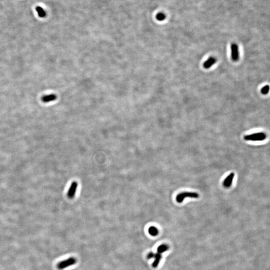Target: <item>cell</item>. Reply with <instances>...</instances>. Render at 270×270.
<instances>
[{
    "instance_id": "6da1fadb",
    "label": "cell",
    "mask_w": 270,
    "mask_h": 270,
    "mask_svg": "<svg viewBox=\"0 0 270 270\" xmlns=\"http://www.w3.org/2000/svg\"><path fill=\"white\" fill-rule=\"evenodd\" d=\"M76 259L75 258L70 257L66 260L60 262L57 264V267L58 270H63L69 267L76 264Z\"/></svg>"
},
{
    "instance_id": "7a4b0ae2",
    "label": "cell",
    "mask_w": 270,
    "mask_h": 270,
    "mask_svg": "<svg viewBox=\"0 0 270 270\" xmlns=\"http://www.w3.org/2000/svg\"><path fill=\"white\" fill-rule=\"evenodd\" d=\"M198 198L199 197V195L197 193L194 192H183L178 194L176 197V201L177 202L181 203L183 202L184 199L186 198Z\"/></svg>"
},
{
    "instance_id": "3957f363",
    "label": "cell",
    "mask_w": 270,
    "mask_h": 270,
    "mask_svg": "<svg viewBox=\"0 0 270 270\" xmlns=\"http://www.w3.org/2000/svg\"><path fill=\"white\" fill-rule=\"evenodd\" d=\"M266 138V135L264 133H256L251 135H247L244 137V139L246 141H261Z\"/></svg>"
},
{
    "instance_id": "277c9868",
    "label": "cell",
    "mask_w": 270,
    "mask_h": 270,
    "mask_svg": "<svg viewBox=\"0 0 270 270\" xmlns=\"http://www.w3.org/2000/svg\"><path fill=\"white\" fill-rule=\"evenodd\" d=\"M231 57L234 62H237L239 59V51L238 45L235 43L231 45Z\"/></svg>"
},
{
    "instance_id": "5b68a950",
    "label": "cell",
    "mask_w": 270,
    "mask_h": 270,
    "mask_svg": "<svg viewBox=\"0 0 270 270\" xmlns=\"http://www.w3.org/2000/svg\"><path fill=\"white\" fill-rule=\"evenodd\" d=\"M78 187V184L76 182H73L69 189L68 192V197L70 199H73L75 197L76 192V188Z\"/></svg>"
},
{
    "instance_id": "8992f818",
    "label": "cell",
    "mask_w": 270,
    "mask_h": 270,
    "mask_svg": "<svg viewBox=\"0 0 270 270\" xmlns=\"http://www.w3.org/2000/svg\"><path fill=\"white\" fill-rule=\"evenodd\" d=\"M234 176H235V174L233 173H232L225 179L224 181V183H223L224 186L225 187V188H228L231 187V186L232 184V182H233Z\"/></svg>"
},
{
    "instance_id": "52a82bcc",
    "label": "cell",
    "mask_w": 270,
    "mask_h": 270,
    "mask_svg": "<svg viewBox=\"0 0 270 270\" xmlns=\"http://www.w3.org/2000/svg\"><path fill=\"white\" fill-rule=\"evenodd\" d=\"M216 62L217 59L213 57H211L204 63L203 67L206 69H208L211 67L213 65L216 64Z\"/></svg>"
},
{
    "instance_id": "ba28073f",
    "label": "cell",
    "mask_w": 270,
    "mask_h": 270,
    "mask_svg": "<svg viewBox=\"0 0 270 270\" xmlns=\"http://www.w3.org/2000/svg\"><path fill=\"white\" fill-rule=\"evenodd\" d=\"M57 99V96L56 94H50L48 95H45L42 97V101L44 103H48L51 101H55Z\"/></svg>"
},
{
    "instance_id": "9c48e42d",
    "label": "cell",
    "mask_w": 270,
    "mask_h": 270,
    "mask_svg": "<svg viewBox=\"0 0 270 270\" xmlns=\"http://www.w3.org/2000/svg\"><path fill=\"white\" fill-rule=\"evenodd\" d=\"M153 258L154 259V261L153 262L152 266L153 268H157L162 259V255L161 254L157 253L156 254H154Z\"/></svg>"
},
{
    "instance_id": "30bf717a",
    "label": "cell",
    "mask_w": 270,
    "mask_h": 270,
    "mask_svg": "<svg viewBox=\"0 0 270 270\" xmlns=\"http://www.w3.org/2000/svg\"><path fill=\"white\" fill-rule=\"evenodd\" d=\"M169 249V247L168 245L165 244H162L161 245L159 246L157 248V253L161 254L164 252H166Z\"/></svg>"
},
{
    "instance_id": "8fae6325",
    "label": "cell",
    "mask_w": 270,
    "mask_h": 270,
    "mask_svg": "<svg viewBox=\"0 0 270 270\" xmlns=\"http://www.w3.org/2000/svg\"><path fill=\"white\" fill-rule=\"evenodd\" d=\"M148 232L152 236H156L159 233V231L155 227L152 226L148 228Z\"/></svg>"
},
{
    "instance_id": "7c38bea8",
    "label": "cell",
    "mask_w": 270,
    "mask_h": 270,
    "mask_svg": "<svg viewBox=\"0 0 270 270\" xmlns=\"http://www.w3.org/2000/svg\"><path fill=\"white\" fill-rule=\"evenodd\" d=\"M36 11L37 12L39 16L41 18L44 17L46 15V13L44 10L40 7H37L36 8Z\"/></svg>"
},
{
    "instance_id": "4fadbf2b",
    "label": "cell",
    "mask_w": 270,
    "mask_h": 270,
    "mask_svg": "<svg viewBox=\"0 0 270 270\" xmlns=\"http://www.w3.org/2000/svg\"><path fill=\"white\" fill-rule=\"evenodd\" d=\"M270 87L269 85H266L262 88L261 90V93L263 94H267L269 92Z\"/></svg>"
},
{
    "instance_id": "5bb4252c",
    "label": "cell",
    "mask_w": 270,
    "mask_h": 270,
    "mask_svg": "<svg viewBox=\"0 0 270 270\" xmlns=\"http://www.w3.org/2000/svg\"><path fill=\"white\" fill-rule=\"evenodd\" d=\"M156 18L158 21H162L166 19V15L164 13H160L158 14L156 16Z\"/></svg>"
},
{
    "instance_id": "9a60e30c",
    "label": "cell",
    "mask_w": 270,
    "mask_h": 270,
    "mask_svg": "<svg viewBox=\"0 0 270 270\" xmlns=\"http://www.w3.org/2000/svg\"><path fill=\"white\" fill-rule=\"evenodd\" d=\"M154 256V253H153L152 252H150L147 255V258L148 259H150L153 258Z\"/></svg>"
}]
</instances>
